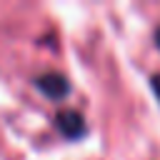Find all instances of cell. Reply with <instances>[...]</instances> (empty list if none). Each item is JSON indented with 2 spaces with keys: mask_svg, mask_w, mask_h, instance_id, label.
<instances>
[{
  "mask_svg": "<svg viewBox=\"0 0 160 160\" xmlns=\"http://www.w3.org/2000/svg\"><path fill=\"white\" fill-rule=\"evenodd\" d=\"M35 85H38L40 92H45V95L52 98V100H60V98H65V95L70 92V82H68L65 75H60V72H42V75H38Z\"/></svg>",
  "mask_w": 160,
  "mask_h": 160,
  "instance_id": "1",
  "label": "cell"
},
{
  "mask_svg": "<svg viewBox=\"0 0 160 160\" xmlns=\"http://www.w3.org/2000/svg\"><path fill=\"white\" fill-rule=\"evenodd\" d=\"M55 125H58V130L65 135V138H70V140H75V138H80V135H85V120H82V115L78 112V110H60L58 115H55Z\"/></svg>",
  "mask_w": 160,
  "mask_h": 160,
  "instance_id": "2",
  "label": "cell"
},
{
  "mask_svg": "<svg viewBox=\"0 0 160 160\" xmlns=\"http://www.w3.org/2000/svg\"><path fill=\"white\" fill-rule=\"evenodd\" d=\"M150 85H152V90H155V95H158V100H160V75H152V78H150Z\"/></svg>",
  "mask_w": 160,
  "mask_h": 160,
  "instance_id": "3",
  "label": "cell"
},
{
  "mask_svg": "<svg viewBox=\"0 0 160 160\" xmlns=\"http://www.w3.org/2000/svg\"><path fill=\"white\" fill-rule=\"evenodd\" d=\"M155 42H158V48H160V28H158V32H155Z\"/></svg>",
  "mask_w": 160,
  "mask_h": 160,
  "instance_id": "4",
  "label": "cell"
}]
</instances>
